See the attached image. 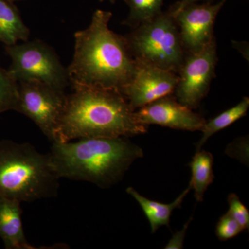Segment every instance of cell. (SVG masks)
I'll return each instance as SVG.
<instances>
[{
    "instance_id": "obj_1",
    "label": "cell",
    "mask_w": 249,
    "mask_h": 249,
    "mask_svg": "<svg viewBox=\"0 0 249 249\" xmlns=\"http://www.w3.org/2000/svg\"><path fill=\"white\" fill-rule=\"evenodd\" d=\"M112 14L97 10L89 27L75 34L73 60L67 69L74 87H91L120 91L137 72L124 36L111 31Z\"/></svg>"
},
{
    "instance_id": "obj_2",
    "label": "cell",
    "mask_w": 249,
    "mask_h": 249,
    "mask_svg": "<svg viewBox=\"0 0 249 249\" xmlns=\"http://www.w3.org/2000/svg\"><path fill=\"white\" fill-rule=\"evenodd\" d=\"M67 96L53 142L92 137H129L146 133L120 91L74 87Z\"/></svg>"
},
{
    "instance_id": "obj_3",
    "label": "cell",
    "mask_w": 249,
    "mask_h": 249,
    "mask_svg": "<svg viewBox=\"0 0 249 249\" xmlns=\"http://www.w3.org/2000/svg\"><path fill=\"white\" fill-rule=\"evenodd\" d=\"M60 178L87 181L109 188L124 178L143 150L127 137H92L52 142L49 153Z\"/></svg>"
},
{
    "instance_id": "obj_4",
    "label": "cell",
    "mask_w": 249,
    "mask_h": 249,
    "mask_svg": "<svg viewBox=\"0 0 249 249\" xmlns=\"http://www.w3.org/2000/svg\"><path fill=\"white\" fill-rule=\"evenodd\" d=\"M60 180L49 154L29 142L0 140V196L21 203L56 197Z\"/></svg>"
},
{
    "instance_id": "obj_5",
    "label": "cell",
    "mask_w": 249,
    "mask_h": 249,
    "mask_svg": "<svg viewBox=\"0 0 249 249\" xmlns=\"http://www.w3.org/2000/svg\"><path fill=\"white\" fill-rule=\"evenodd\" d=\"M132 29L124 38L136 61L178 74L186 52L170 9Z\"/></svg>"
},
{
    "instance_id": "obj_6",
    "label": "cell",
    "mask_w": 249,
    "mask_h": 249,
    "mask_svg": "<svg viewBox=\"0 0 249 249\" xmlns=\"http://www.w3.org/2000/svg\"><path fill=\"white\" fill-rule=\"evenodd\" d=\"M11 59L8 71L16 81L36 80L65 91L70 84L67 70L52 47L40 40L6 46Z\"/></svg>"
},
{
    "instance_id": "obj_7",
    "label": "cell",
    "mask_w": 249,
    "mask_h": 249,
    "mask_svg": "<svg viewBox=\"0 0 249 249\" xmlns=\"http://www.w3.org/2000/svg\"><path fill=\"white\" fill-rule=\"evenodd\" d=\"M18 83V99L15 111L31 119L53 142L66 103L65 91L36 80Z\"/></svg>"
},
{
    "instance_id": "obj_8",
    "label": "cell",
    "mask_w": 249,
    "mask_h": 249,
    "mask_svg": "<svg viewBox=\"0 0 249 249\" xmlns=\"http://www.w3.org/2000/svg\"><path fill=\"white\" fill-rule=\"evenodd\" d=\"M217 60L215 38L199 52L186 53L173 93L178 102L192 109L199 107L209 93Z\"/></svg>"
},
{
    "instance_id": "obj_9",
    "label": "cell",
    "mask_w": 249,
    "mask_h": 249,
    "mask_svg": "<svg viewBox=\"0 0 249 249\" xmlns=\"http://www.w3.org/2000/svg\"><path fill=\"white\" fill-rule=\"evenodd\" d=\"M225 1L220 0L215 4L205 1L202 4H185L178 1L170 8L186 53L199 52L215 38L214 22Z\"/></svg>"
},
{
    "instance_id": "obj_10",
    "label": "cell",
    "mask_w": 249,
    "mask_h": 249,
    "mask_svg": "<svg viewBox=\"0 0 249 249\" xmlns=\"http://www.w3.org/2000/svg\"><path fill=\"white\" fill-rule=\"evenodd\" d=\"M178 80V75L173 72L139 63L133 78L121 93L132 109L137 110L156 100L173 94Z\"/></svg>"
},
{
    "instance_id": "obj_11",
    "label": "cell",
    "mask_w": 249,
    "mask_h": 249,
    "mask_svg": "<svg viewBox=\"0 0 249 249\" xmlns=\"http://www.w3.org/2000/svg\"><path fill=\"white\" fill-rule=\"evenodd\" d=\"M140 124H158L180 130L201 131L206 120L191 108L178 102L173 94L156 100L135 111Z\"/></svg>"
},
{
    "instance_id": "obj_12",
    "label": "cell",
    "mask_w": 249,
    "mask_h": 249,
    "mask_svg": "<svg viewBox=\"0 0 249 249\" xmlns=\"http://www.w3.org/2000/svg\"><path fill=\"white\" fill-rule=\"evenodd\" d=\"M21 202L0 196V238L6 249H53L31 245L24 234Z\"/></svg>"
},
{
    "instance_id": "obj_13",
    "label": "cell",
    "mask_w": 249,
    "mask_h": 249,
    "mask_svg": "<svg viewBox=\"0 0 249 249\" xmlns=\"http://www.w3.org/2000/svg\"><path fill=\"white\" fill-rule=\"evenodd\" d=\"M191 190V187L188 185V188L170 204H163L159 201L150 200L142 196L132 187L127 188L126 191L140 205L150 222L152 233H155L162 226L169 227L172 213L175 209L181 207L183 199Z\"/></svg>"
},
{
    "instance_id": "obj_14",
    "label": "cell",
    "mask_w": 249,
    "mask_h": 249,
    "mask_svg": "<svg viewBox=\"0 0 249 249\" xmlns=\"http://www.w3.org/2000/svg\"><path fill=\"white\" fill-rule=\"evenodd\" d=\"M30 30L23 22L19 10L13 1L0 0V42L16 45L19 40H29Z\"/></svg>"
},
{
    "instance_id": "obj_15",
    "label": "cell",
    "mask_w": 249,
    "mask_h": 249,
    "mask_svg": "<svg viewBox=\"0 0 249 249\" xmlns=\"http://www.w3.org/2000/svg\"><path fill=\"white\" fill-rule=\"evenodd\" d=\"M213 156L204 150L196 151L189 163L192 177L189 185L198 202L204 200L205 192L214 181Z\"/></svg>"
},
{
    "instance_id": "obj_16",
    "label": "cell",
    "mask_w": 249,
    "mask_h": 249,
    "mask_svg": "<svg viewBox=\"0 0 249 249\" xmlns=\"http://www.w3.org/2000/svg\"><path fill=\"white\" fill-rule=\"evenodd\" d=\"M249 107V98L245 97L235 106L223 111L220 114L209 121H206L201 129L203 132L200 140L196 144V152L199 151L205 142L213 135L242 119L247 115Z\"/></svg>"
},
{
    "instance_id": "obj_17",
    "label": "cell",
    "mask_w": 249,
    "mask_h": 249,
    "mask_svg": "<svg viewBox=\"0 0 249 249\" xmlns=\"http://www.w3.org/2000/svg\"><path fill=\"white\" fill-rule=\"evenodd\" d=\"M164 0H124L129 8L128 17L123 22L134 29L150 20L162 11Z\"/></svg>"
},
{
    "instance_id": "obj_18",
    "label": "cell",
    "mask_w": 249,
    "mask_h": 249,
    "mask_svg": "<svg viewBox=\"0 0 249 249\" xmlns=\"http://www.w3.org/2000/svg\"><path fill=\"white\" fill-rule=\"evenodd\" d=\"M18 99V83L8 70L0 67V114L16 110Z\"/></svg>"
},
{
    "instance_id": "obj_19",
    "label": "cell",
    "mask_w": 249,
    "mask_h": 249,
    "mask_svg": "<svg viewBox=\"0 0 249 249\" xmlns=\"http://www.w3.org/2000/svg\"><path fill=\"white\" fill-rule=\"evenodd\" d=\"M243 231L240 224L227 212L223 214L218 221L216 227V235L219 240L225 242L238 235Z\"/></svg>"
},
{
    "instance_id": "obj_20",
    "label": "cell",
    "mask_w": 249,
    "mask_h": 249,
    "mask_svg": "<svg viewBox=\"0 0 249 249\" xmlns=\"http://www.w3.org/2000/svg\"><path fill=\"white\" fill-rule=\"evenodd\" d=\"M228 202L229 205L228 212L240 224L243 230L249 229V212L247 208L240 201L239 196L235 193H231L228 197Z\"/></svg>"
},
{
    "instance_id": "obj_21",
    "label": "cell",
    "mask_w": 249,
    "mask_h": 249,
    "mask_svg": "<svg viewBox=\"0 0 249 249\" xmlns=\"http://www.w3.org/2000/svg\"><path fill=\"white\" fill-rule=\"evenodd\" d=\"M192 219H193V218H190L189 220L183 226V229L178 231L176 233L174 234L173 237L170 239L168 243L165 246V249H183V242H184L185 237H186L187 229H188V226H189Z\"/></svg>"
},
{
    "instance_id": "obj_22",
    "label": "cell",
    "mask_w": 249,
    "mask_h": 249,
    "mask_svg": "<svg viewBox=\"0 0 249 249\" xmlns=\"http://www.w3.org/2000/svg\"><path fill=\"white\" fill-rule=\"evenodd\" d=\"M213 1L214 0H180L178 2L181 4H188V3L192 2H199V1Z\"/></svg>"
},
{
    "instance_id": "obj_23",
    "label": "cell",
    "mask_w": 249,
    "mask_h": 249,
    "mask_svg": "<svg viewBox=\"0 0 249 249\" xmlns=\"http://www.w3.org/2000/svg\"><path fill=\"white\" fill-rule=\"evenodd\" d=\"M101 2H103L104 1H109V2H111V4H114L116 2V0H99Z\"/></svg>"
},
{
    "instance_id": "obj_24",
    "label": "cell",
    "mask_w": 249,
    "mask_h": 249,
    "mask_svg": "<svg viewBox=\"0 0 249 249\" xmlns=\"http://www.w3.org/2000/svg\"><path fill=\"white\" fill-rule=\"evenodd\" d=\"M10 1H13V2H14V1H23V0H10Z\"/></svg>"
}]
</instances>
